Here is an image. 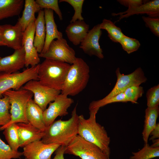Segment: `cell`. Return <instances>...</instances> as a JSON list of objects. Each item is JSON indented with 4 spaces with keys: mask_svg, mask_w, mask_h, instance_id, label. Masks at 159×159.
I'll use <instances>...</instances> for the list:
<instances>
[{
    "mask_svg": "<svg viewBox=\"0 0 159 159\" xmlns=\"http://www.w3.org/2000/svg\"><path fill=\"white\" fill-rule=\"evenodd\" d=\"M99 109L90 110V116L87 119H85L82 115H79L78 135L97 146L110 157V138L104 127L96 121V115Z\"/></svg>",
    "mask_w": 159,
    "mask_h": 159,
    "instance_id": "cell-1",
    "label": "cell"
},
{
    "mask_svg": "<svg viewBox=\"0 0 159 159\" xmlns=\"http://www.w3.org/2000/svg\"><path fill=\"white\" fill-rule=\"evenodd\" d=\"M76 105L72 112L71 117L66 120L54 121L47 127L41 140L45 144H56L67 146L78 135V116Z\"/></svg>",
    "mask_w": 159,
    "mask_h": 159,
    "instance_id": "cell-2",
    "label": "cell"
},
{
    "mask_svg": "<svg viewBox=\"0 0 159 159\" xmlns=\"http://www.w3.org/2000/svg\"><path fill=\"white\" fill-rule=\"evenodd\" d=\"M90 69L82 58L77 57L70 65L63 86L61 93L74 96L86 87L90 78Z\"/></svg>",
    "mask_w": 159,
    "mask_h": 159,
    "instance_id": "cell-3",
    "label": "cell"
},
{
    "mask_svg": "<svg viewBox=\"0 0 159 159\" xmlns=\"http://www.w3.org/2000/svg\"><path fill=\"white\" fill-rule=\"evenodd\" d=\"M70 64L49 59L39 64L38 80L43 84L61 91Z\"/></svg>",
    "mask_w": 159,
    "mask_h": 159,
    "instance_id": "cell-4",
    "label": "cell"
},
{
    "mask_svg": "<svg viewBox=\"0 0 159 159\" xmlns=\"http://www.w3.org/2000/svg\"><path fill=\"white\" fill-rule=\"evenodd\" d=\"M3 95H6L9 98L11 119L7 124L0 127V130H3L13 123H28L26 111L28 102L32 99L33 93L30 91L22 89L17 90H8L4 92Z\"/></svg>",
    "mask_w": 159,
    "mask_h": 159,
    "instance_id": "cell-5",
    "label": "cell"
},
{
    "mask_svg": "<svg viewBox=\"0 0 159 159\" xmlns=\"http://www.w3.org/2000/svg\"><path fill=\"white\" fill-rule=\"evenodd\" d=\"M39 64L27 68L21 72L0 74V98L7 90H19L21 87L31 80H38Z\"/></svg>",
    "mask_w": 159,
    "mask_h": 159,
    "instance_id": "cell-6",
    "label": "cell"
},
{
    "mask_svg": "<svg viewBox=\"0 0 159 159\" xmlns=\"http://www.w3.org/2000/svg\"><path fill=\"white\" fill-rule=\"evenodd\" d=\"M65 154L78 156L81 159H110L98 147L78 135L66 147Z\"/></svg>",
    "mask_w": 159,
    "mask_h": 159,
    "instance_id": "cell-7",
    "label": "cell"
},
{
    "mask_svg": "<svg viewBox=\"0 0 159 159\" xmlns=\"http://www.w3.org/2000/svg\"><path fill=\"white\" fill-rule=\"evenodd\" d=\"M74 50L68 44L67 40L62 38L53 40L47 51L39 54V57L72 64L77 57Z\"/></svg>",
    "mask_w": 159,
    "mask_h": 159,
    "instance_id": "cell-8",
    "label": "cell"
},
{
    "mask_svg": "<svg viewBox=\"0 0 159 159\" xmlns=\"http://www.w3.org/2000/svg\"><path fill=\"white\" fill-rule=\"evenodd\" d=\"M117 77L116 83L110 92L103 98L100 100L102 101L107 100L118 94L123 92L127 88L134 85H140L145 82L147 78L143 71L140 67L128 74H124L120 72L118 67L115 71Z\"/></svg>",
    "mask_w": 159,
    "mask_h": 159,
    "instance_id": "cell-9",
    "label": "cell"
},
{
    "mask_svg": "<svg viewBox=\"0 0 159 159\" xmlns=\"http://www.w3.org/2000/svg\"><path fill=\"white\" fill-rule=\"evenodd\" d=\"M23 89L33 93L34 101L43 111L47 108L48 105L61 93V91L46 85L37 80L29 81L25 84Z\"/></svg>",
    "mask_w": 159,
    "mask_h": 159,
    "instance_id": "cell-10",
    "label": "cell"
},
{
    "mask_svg": "<svg viewBox=\"0 0 159 159\" xmlns=\"http://www.w3.org/2000/svg\"><path fill=\"white\" fill-rule=\"evenodd\" d=\"M74 100L68 96L62 93L59 94L43 112L44 121L47 127L58 116L68 114L67 110L74 103Z\"/></svg>",
    "mask_w": 159,
    "mask_h": 159,
    "instance_id": "cell-11",
    "label": "cell"
},
{
    "mask_svg": "<svg viewBox=\"0 0 159 159\" xmlns=\"http://www.w3.org/2000/svg\"><path fill=\"white\" fill-rule=\"evenodd\" d=\"M35 30V21L31 22L24 32L22 42L25 52L26 67L39 64L40 60L39 54L34 44Z\"/></svg>",
    "mask_w": 159,
    "mask_h": 159,
    "instance_id": "cell-12",
    "label": "cell"
},
{
    "mask_svg": "<svg viewBox=\"0 0 159 159\" xmlns=\"http://www.w3.org/2000/svg\"><path fill=\"white\" fill-rule=\"evenodd\" d=\"M60 145L36 141L23 148V155L27 159H51L52 154Z\"/></svg>",
    "mask_w": 159,
    "mask_h": 159,
    "instance_id": "cell-13",
    "label": "cell"
},
{
    "mask_svg": "<svg viewBox=\"0 0 159 159\" xmlns=\"http://www.w3.org/2000/svg\"><path fill=\"white\" fill-rule=\"evenodd\" d=\"M102 34L100 24L95 25L89 30L80 44V47L84 52L90 56H95L102 59L104 58L99 40Z\"/></svg>",
    "mask_w": 159,
    "mask_h": 159,
    "instance_id": "cell-14",
    "label": "cell"
},
{
    "mask_svg": "<svg viewBox=\"0 0 159 159\" xmlns=\"http://www.w3.org/2000/svg\"><path fill=\"white\" fill-rule=\"evenodd\" d=\"M2 38L6 46L15 50L21 48L24 32L17 23L14 26L6 24L0 26Z\"/></svg>",
    "mask_w": 159,
    "mask_h": 159,
    "instance_id": "cell-15",
    "label": "cell"
},
{
    "mask_svg": "<svg viewBox=\"0 0 159 159\" xmlns=\"http://www.w3.org/2000/svg\"><path fill=\"white\" fill-rule=\"evenodd\" d=\"M25 52L23 47L15 50L12 54L0 59V72L11 73L17 72L25 66Z\"/></svg>",
    "mask_w": 159,
    "mask_h": 159,
    "instance_id": "cell-16",
    "label": "cell"
},
{
    "mask_svg": "<svg viewBox=\"0 0 159 159\" xmlns=\"http://www.w3.org/2000/svg\"><path fill=\"white\" fill-rule=\"evenodd\" d=\"M146 14L148 17L152 18L159 17V0H153L147 1L143 4L136 7L129 8L124 12L112 13V15H119L118 21L124 18H127L134 14Z\"/></svg>",
    "mask_w": 159,
    "mask_h": 159,
    "instance_id": "cell-17",
    "label": "cell"
},
{
    "mask_svg": "<svg viewBox=\"0 0 159 159\" xmlns=\"http://www.w3.org/2000/svg\"><path fill=\"white\" fill-rule=\"evenodd\" d=\"M17 124L19 147L23 148L32 142L40 140L44 135V132L29 123H19Z\"/></svg>",
    "mask_w": 159,
    "mask_h": 159,
    "instance_id": "cell-18",
    "label": "cell"
},
{
    "mask_svg": "<svg viewBox=\"0 0 159 159\" xmlns=\"http://www.w3.org/2000/svg\"><path fill=\"white\" fill-rule=\"evenodd\" d=\"M44 11L46 35L42 53L47 51L50 43L54 39L63 38L62 33L58 30L55 22L53 11L50 9H44Z\"/></svg>",
    "mask_w": 159,
    "mask_h": 159,
    "instance_id": "cell-19",
    "label": "cell"
},
{
    "mask_svg": "<svg viewBox=\"0 0 159 159\" xmlns=\"http://www.w3.org/2000/svg\"><path fill=\"white\" fill-rule=\"evenodd\" d=\"M89 29V25L84 20H78L70 23L65 31L69 41L76 46L80 44L87 35Z\"/></svg>",
    "mask_w": 159,
    "mask_h": 159,
    "instance_id": "cell-20",
    "label": "cell"
},
{
    "mask_svg": "<svg viewBox=\"0 0 159 159\" xmlns=\"http://www.w3.org/2000/svg\"><path fill=\"white\" fill-rule=\"evenodd\" d=\"M43 111L32 99L28 102L26 111V118L28 123L44 132L47 128L43 117Z\"/></svg>",
    "mask_w": 159,
    "mask_h": 159,
    "instance_id": "cell-21",
    "label": "cell"
},
{
    "mask_svg": "<svg viewBox=\"0 0 159 159\" xmlns=\"http://www.w3.org/2000/svg\"><path fill=\"white\" fill-rule=\"evenodd\" d=\"M35 24L34 44L38 52L40 53L44 47L46 35L44 10L41 9L39 12Z\"/></svg>",
    "mask_w": 159,
    "mask_h": 159,
    "instance_id": "cell-22",
    "label": "cell"
},
{
    "mask_svg": "<svg viewBox=\"0 0 159 159\" xmlns=\"http://www.w3.org/2000/svg\"><path fill=\"white\" fill-rule=\"evenodd\" d=\"M41 10L34 0H25L24 9L22 16L19 18L17 23L21 27L24 32L29 24L35 21L36 18L35 14Z\"/></svg>",
    "mask_w": 159,
    "mask_h": 159,
    "instance_id": "cell-23",
    "label": "cell"
},
{
    "mask_svg": "<svg viewBox=\"0 0 159 159\" xmlns=\"http://www.w3.org/2000/svg\"><path fill=\"white\" fill-rule=\"evenodd\" d=\"M24 2L23 0H0V20L19 15Z\"/></svg>",
    "mask_w": 159,
    "mask_h": 159,
    "instance_id": "cell-24",
    "label": "cell"
},
{
    "mask_svg": "<svg viewBox=\"0 0 159 159\" xmlns=\"http://www.w3.org/2000/svg\"><path fill=\"white\" fill-rule=\"evenodd\" d=\"M159 115V106L148 107L145 110L144 123L142 132L145 143H148L150 133L157 124L156 121Z\"/></svg>",
    "mask_w": 159,
    "mask_h": 159,
    "instance_id": "cell-25",
    "label": "cell"
},
{
    "mask_svg": "<svg viewBox=\"0 0 159 159\" xmlns=\"http://www.w3.org/2000/svg\"><path fill=\"white\" fill-rule=\"evenodd\" d=\"M101 29L106 30L110 39L113 42L119 43L121 38L125 35L121 29L116 26L111 20L104 19L100 24Z\"/></svg>",
    "mask_w": 159,
    "mask_h": 159,
    "instance_id": "cell-26",
    "label": "cell"
},
{
    "mask_svg": "<svg viewBox=\"0 0 159 159\" xmlns=\"http://www.w3.org/2000/svg\"><path fill=\"white\" fill-rule=\"evenodd\" d=\"M17 123H13L6 127L3 133L11 148L15 151H18L19 147Z\"/></svg>",
    "mask_w": 159,
    "mask_h": 159,
    "instance_id": "cell-27",
    "label": "cell"
},
{
    "mask_svg": "<svg viewBox=\"0 0 159 159\" xmlns=\"http://www.w3.org/2000/svg\"><path fill=\"white\" fill-rule=\"evenodd\" d=\"M130 159H152L159 156V147H153L147 143L137 152H132Z\"/></svg>",
    "mask_w": 159,
    "mask_h": 159,
    "instance_id": "cell-28",
    "label": "cell"
},
{
    "mask_svg": "<svg viewBox=\"0 0 159 159\" xmlns=\"http://www.w3.org/2000/svg\"><path fill=\"white\" fill-rule=\"evenodd\" d=\"M4 97L0 98V127L7 124L11 119L9 112L10 105L8 97L3 95Z\"/></svg>",
    "mask_w": 159,
    "mask_h": 159,
    "instance_id": "cell-29",
    "label": "cell"
},
{
    "mask_svg": "<svg viewBox=\"0 0 159 159\" xmlns=\"http://www.w3.org/2000/svg\"><path fill=\"white\" fill-rule=\"evenodd\" d=\"M129 102L123 92H121L116 95L105 101H102L100 100H94L90 104L89 109L90 110L95 108H100L107 104L116 102Z\"/></svg>",
    "mask_w": 159,
    "mask_h": 159,
    "instance_id": "cell-30",
    "label": "cell"
},
{
    "mask_svg": "<svg viewBox=\"0 0 159 159\" xmlns=\"http://www.w3.org/2000/svg\"><path fill=\"white\" fill-rule=\"evenodd\" d=\"M23 155L22 152L14 150L0 138V159L20 158Z\"/></svg>",
    "mask_w": 159,
    "mask_h": 159,
    "instance_id": "cell-31",
    "label": "cell"
},
{
    "mask_svg": "<svg viewBox=\"0 0 159 159\" xmlns=\"http://www.w3.org/2000/svg\"><path fill=\"white\" fill-rule=\"evenodd\" d=\"M119 43L123 50L128 54L137 51L140 46V43L138 40L125 35L121 38Z\"/></svg>",
    "mask_w": 159,
    "mask_h": 159,
    "instance_id": "cell-32",
    "label": "cell"
},
{
    "mask_svg": "<svg viewBox=\"0 0 159 159\" xmlns=\"http://www.w3.org/2000/svg\"><path fill=\"white\" fill-rule=\"evenodd\" d=\"M123 92L129 102L136 104L138 99L143 96L144 91L143 87L134 85L127 88Z\"/></svg>",
    "mask_w": 159,
    "mask_h": 159,
    "instance_id": "cell-33",
    "label": "cell"
},
{
    "mask_svg": "<svg viewBox=\"0 0 159 159\" xmlns=\"http://www.w3.org/2000/svg\"><path fill=\"white\" fill-rule=\"evenodd\" d=\"M84 1V0H60L59 1V2H67L73 7L74 12L70 21V23L78 20H84L82 14V6Z\"/></svg>",
    "mask_w": 159,
    "mask_h": 159,
    "instance_id": "cell-34",
    "label": "cell"
},
{
    "mask_svg": "<svg viewBox=\"0 0 159 159\" xmlns=\"http://www.w3.org/2000/svg\"><path fill=\"white\" fill-rule=\"evenodd\" d=\"M36 3L42 9H50L54 11L60 20L63 19L62 14L59 8L57 0H36Z\"/></svg>",
    "mask_w": 159,
    "mask_h": 159,
    "instance_id": "cell-35",
    "label": "cell"
},
{
    "mask_svg": "<svg viewBox=\"0 0 159 159\" xmlns=\"http://www.w3.org/2000/svg\"><path fill=\"white\" fill-rule=\"evenodd\" d=\"M148 107H154L159 105V85L149 89L146 94Z\"/></svg>",
    "mask_w": 159,
    "mask_h": 159,
    "instance_id": "cell-36",
    "label": "cell"
},
{
    "mask_svg": "<svg viewBox=\"0 0 159 159\" xmlns=\"http://www.w3.org/2000/svg\"><path fill=\"white\" fill-rule=\"evenodd\" d=\"M142 18L151 32L156 36L159 37V18L143 16Z\"/></svg>",
    "mask_w": 159,
    "mask_h": 159,
    "instance_id": "cell-37",
    "label": "cell"
},
{
    "mask_svg": "<svg viewBox=\"0 0 159 159\" xmlns=\"http://www.w3.org/2000/svg\"><path fill=\"white\" fill-rule=\"evenodd\" d=\"M117 1L120 4L127 7L128 9L136 7L147 1L142 0H117Z\"/></svg>",
    "mask_w": 159,
    "mask_h": 159,
    "instance_id": "cell-38",
    "label": "cell"
},
{
    "mask_svg": "<svg viewBox=\"0 0 159 159\" xmlns=\"http://www.w3.org/2000/svg\"><path fill=\"white\" fill-rule=\"evenodd\" d=\"M66 147L60 145L56 150L55 155L53 159H64V154Z\"/></svg>",
    "mask_w": 159,
    "mask_h": 159,
    "instance_id": "cell-39",
    "label": "cell"
},
{
    "mask_svg": "<svg viewBox=\"0 0 159 159\" xmlns=\"http://www.w3.org/2000/svg\"><path fill=\"white\" fill-rule=\"evenodd\" d=\"M150 137L149 138L150 140L159 138V124H157L154 128L150 132Z\"/></svg>",
    "mask_w": 159,
    "mask_h": 159,
    "instance_id": "cell-40",
    "label": "cell"
},
{
    "mask_svg": "<svg viewBox=\"0 0 159 159\" xmlns=\"http://www.w3.org/2000/svg\"><path fill=\"white\" fill-rule=\"evenodd\" d=\"M152 141L153 143L150 145L151 146L154 148L159 147V138L154 139Z\"/></svg>",
    "mask_w": 159,
    "mask_h": 159,
    "instance_id": "cell-41",
    "label": "cell"
},
{
    "mask_svg": "<svg viewBox=\"0 0 159 159\" xmlns=\"http://www.w3.org/2000/svg\"><path fill=\"white\" fill-rule=\"evenodd\" d=\"M0 46H6L3 40L0 29Z\"/></svg>",
    "mask_w": 159,
    "mask_h": 159,
    "instance_id": "cell-42",
    "label": "cell"
},
{
    "mask_svg": "<svg viewBox=\"0 0 159 159\" xmlns=\"http://www.w3.org/2000/svg\"><path fill=\"white\" fill-rule=\"evenodd\" d=\"M24 159H26V158H25Z\"/></svg>",
    "mask_w": 159,
    "mask_h": 159,
    "instance_id": "cell-43",
    "label": "cell"
},
{
    "mask_svg": "<svg viewBox=\"0 0 159 159\" xmlns=\"http://www.w3.org/2000/svg\"><path fill=\"white\" fill-rule=\"evenodd\" d=\"M1 58V57H0V59Z\"/></svg>",
    "mask_w": 159,
    "mask_h": 159,
    "instance_id": "cell-44",
    "label": "cell"
}]
</instances>
